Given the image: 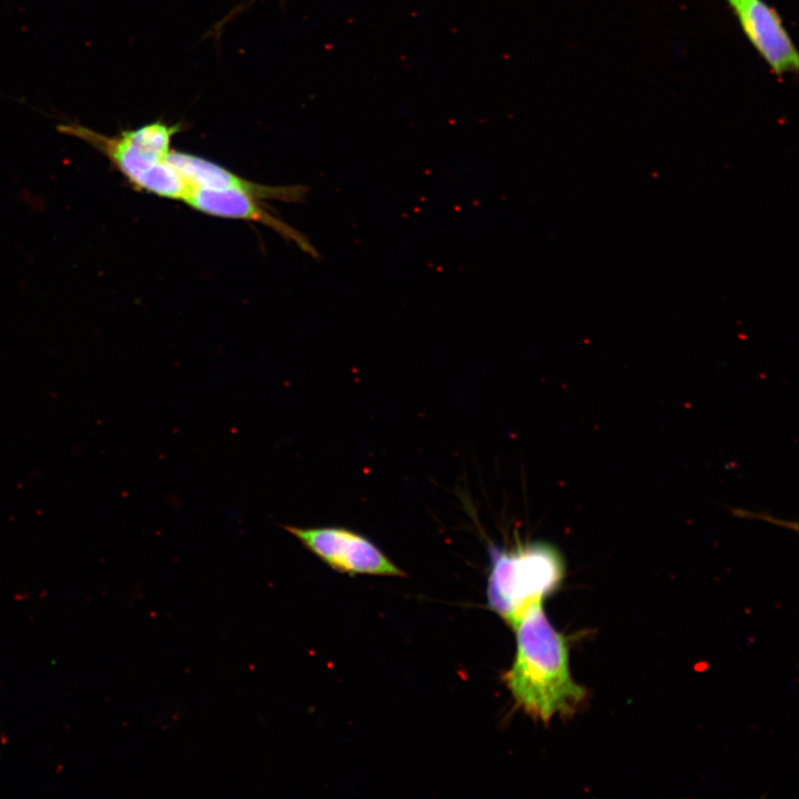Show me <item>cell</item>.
<instances>
[{
    "mask_svg": "<svg viewBox=\"0 0 799 799\" xmlns=\"http://www.w3.org/2000/svg\"><path fill=\"white\" fill-rule=\"evenodd\" d=\"M512 628L516 654L504 681L516 704L545 724L573 716L587 691L572 677L567 640L549 623L543 600L529 605Z\"/></svg>",
    "mask_w": 799,
    "mask_h": 799,
    "instance_id": "cell-1",
    "label": "cell"
},
{
    "mask_svg": "<svg viewBox=\"0 0 799 799\" xmlns=\"http://www.w3.org/2000/svg\"><path fill=\"white\" fill-rule=\"evenodd\" d=\"M57 130L101 153L136 191L185 202L193 190L168 161L181 124L158 120L113 135L75 122L61 123Z\"/></svg>",
    "mask_w": 799,
    "mask_h": 799,
    "instance_id": "cell-2",
    "label": "cell"
},
{
    "mask_svg": "<svg viewBox=\"0 0 799 799\" xmlns=\"http://www.w3.org/2000/svg\"><path fill=\"white\" fill-rule=\"evenodd\" d=\"M488 607L513 627L526 608L554 593L565 576L560 552L545 542L489 547Z\"/></svg>",
    "mask_w": 799,
    "mask_h": 799,
    "instance_id": "cell-3",
    "label": "cell"
},
{
    "mask_svg": "<svg viewBox=\"0 0 799 799\" xmlns=\"http://www.w3.org/2000/svg\"><path fill=\"white\" fill-rule=\"evenodd\" d=\"M284 528L335 572L351 576H405L371 539L347 527L285 525Z\"/></svg>",
    "mask_w": 799,
    "mask_h": 799,
    "instance_id": "cell-4",
    "label": "cell"
},
{
    "mask_svg": "<svg viewBox=\"0 0 799 799\" xmlns=\"http://www.w3.org/2000/svg\"><path fill=\"white\" fill-rule=\"evenodd\" d=\"M731 8L747 40L775 75L798 71V51L775 8L765 0H739Z\"/></svg>",
    "mask_w": 799,
    "mask_h": 799,
    "instance_id": "cell-5",
    "label": "cell"
},
{
    "mask_svg": "<svg viewBox=\"0 0 799 799\" xmlns=\"http://www.w3.org/2000/svg\"><path fill=\"white\" fill-rule=\"evenodd\" d=\"M169 163L192 188L213 190H237L259 200L301 202L305 196L304 186H269L241 178L232 171L208 159L191 153L171 150Z\"/></svg>",
    "mask_w": 799,
    "mask_h": 799,
    "instance_id": "cell-6",
    "label": "cell"
},
{
    "mask_svg": "<svg viewBox=\"0 0 799 799\" xmlns=\"http://www.w3.org/2000/svg\"><path fill=\"white\" fill-rule=\"evenodd\" d=\"M257 200L237 190L193 188L185 203L204 214L262 223L286 240L294 242L304 252L314 256L317 255L315 249L303 234L267 212Z\"/></svg>",
    "mask_w": 799,
    "mask_h": 799,
    "instance_id": "cell-7",
    "label": "cell"
},
{
    "mask_svg": "<svg viewBox=\"0 0 799 799\" xmlns=\"http://www.w3.org/2000/svg\"><path fill=\"white\" fill-rule=\"evenodd\" d=\"M738 1H739V0H727V2L730 4V7L734 6V4H735L736 2H738Z\"/></svg>",
    "mask_w": 799,
    "mask_h": 799,
    "instance_id": "cell-8",
    "label": "cell"
}]
</instances>
